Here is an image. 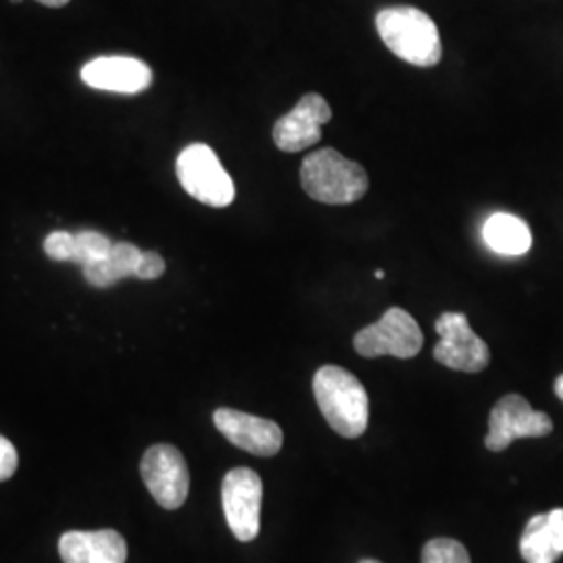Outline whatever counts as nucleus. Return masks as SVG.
Here are the masks:
<instances>
[{
  "instance_id": "5701e85b",
  "label": "nucleus",
  "mask_w": 563,
  "mask_h": 563,
  "mask_svg": "<svg viewBox=\"0 0 563 563\" xmlns=\"http://www.w3.org/2000/svg\"><path fill=\"white\" fill-rule=\"evenodd\" d=\"M547 523H549V528H551V532H553V539H555V543L560 547V551L563 553V509H553V511H549L547 514Z\"/></svg>"
},
{
  "instance_id": "f257e3e1",
  "label": "nucleus",
  "mask_w": 563,
  "mask_h": 563,
  "mask_svg": "<svg viewBox=\"0 0 563 563\" xmlns=\"http://www.w3.org/2000/svg\"><path fill=\"white\" fill-rule=\"evenodd\" d=\"M313 395L336 434L344 439L362 437L369 422V397L351 372L339 365H323L313 378Z\"/></svg>"
},
{
  "instance_id": "ddd939ff",
  "label": "nucleus",
  "mask_w": 563,
  "mask_h": 563,
  "mask_svg": "<svg viewBox=\"0 0 563 563\" xmlns=\"http://www.w3.org/2000/svg\"><path fill=\"white\" fill-rule=\"evenodd\" d=\"M63 563H125L128 544L115 530H71L60 537Z\"/></svg>"
},
{
  "instance_id": "aec40b11",
  "label": "nucleus",
  "mask_w": 563,
  "mask_h": 563,
  "mask_svg": "<svg viewBox=\"0 0 563 563\" xmlns=\"http://www.w3.org/2000/svg\"><path fill=\"white\" fill-rule=\"evenodd\" d=\"M84 269V278L95 286V288H109V286H115L118 282H121L115 267L109 262V255L104 260H97V262L86 263L81 265Z\"/></svg>"
},
{
  "instance_id": "393cba45",
  "label": "nucleus",
  "mask_w": 563,
  "mask_h": 563,
  "mask_svg": "<svg viewBox=\"0 0 563 563\" xmlns=\"http://www.w3.org/2000/svg\"><path fill=\"white\" fill-rule=\"evenodd\" d=\"M555 395L563 401V374L555 380Z\"/></svg>"
},
{
  "instance_id": "0eeeda50",
  "label": "nucleus",
  "mask_w": 563,
  "mask_h": 563,
  "mask_svg": "<svg viewBox=\"0 0 563 563\" xmlns=\"http://www.w3.org/2000/svg\"><path fill=\"white\" fill-rule=\"evenodd\" d=\"M553 432L551 418L530 407L520 395H505L490 411L486 449L499 453L518 439H541Z\"/></svg>"
},
{
  "instance_id": "f03ea898",
  "label": "nucleus",
  "mask_w": 563,
  "mask_h": 563,
  "mask_svg": "<svg viewBox=\"0 0 563 563\" xmlns=\"http://www.w3.org/2000/svg\"><path fill=\"white\" fill-rule=\"evenodd\" d=\"M376 30L386 48L416 67H434L443 57L437 23L420 9L390 7L376 15Z\"/></svg>"
},
{
  "instance_id": "6ab92c4d",
  "label": "nucleus",
  "mask_w": 563,
  "mask_h": 563,
  "mask_svg": "<svg viewBox=\"0 0 563 563\" xmlns=\"http://www.w3.org/2000/svg\"><path fill=\"white\" fill-rule=\"evenodd\" d=\"M44 253L53 262L76 263V234H69L63 230L48 234L44 241Z\"/></svg>"
},
{
  "instance_id": "39448f33",
  "label": "nucleus",
  "mask_w": 563,
  "mask_h": 563,
  "mask_svg": "<svg viewBox=\"0 0 563 563\" xmlns=\"http://www.w3.org/2000/svg\"><path fill=\"white\" fill-rule=\"evenodd\" d=\"M353 344L355 351L367 360L383 355L411 360L422 351L423 334L418 322L405 309L393 307L378 322L360 330Z\"/></svg>"
},
{
  "instance_id": "9b49d317",
  "label": "nucleus",
  "mask_w": 563,
  "mask_h": 563,
  "mask_svg": "<svg viewBox=\"0 0 563 563\" xmlns=\"http://www.w3.org/2000/svg\"><path fill=\"white\" fill-rule=\"evenodd\" d=\"M213 423L234 446L260 457L276 455L284 443V434L278 423L239 409H218L213 413Z\"/></svg>"
},
{
  "instance_id": "a878e982",
  "label": "nucleus",
  "mask_w": 563,
  "mask_h": 563,
  "mask_svg": "<svg viewBox=\"0 0 563 563\" xmlns=\"http://www.w3.org/2000/svg\"><path fill=\"white\" fill-rule=\"evenodd\" d=\"M376 278H378V280H383V278H384L383 269H378V272H376Z\"/></svg>"
},
{
  "instance_id": "bb28decb",
  "label": "nucleus",
  "mask_w": 563,
  "mask_h": 563,
  "mask_svg": "<svg viewBox=\"0 0 563 563\" xmlns=\"http://www.w3.org/2000/svg\"><path fill=\"white\" fill-rule=\"evenodd\" d=\"M360 563H380V562H376V560H362V562Z\"/></svg>"
},
{
  "instance_id": "4be33fe9",
  "label": "nucleus",
  "mask_w": 563,
  "mask_h": 563,
  "mask_svg": "<svg viewBox=\"0 0 563 563\" xmlns=\"http://www.w3.org/2000/svg\"><path fill=\"white\" fill-rule=\"evenodd\" d=\"M18 465H20L18 449L13 446L9 439H4L0 434V483L13 478V474L18 472Z\"/></svg>"
},
{
  "instance_id": "f3484780",
  "label": "nucleus",
  "mask_w": 563,
  "mask_h": 563,
  "mask_svg": "<svg viewBox=\"0 0 563 563\" xmlns=\"http://www.w3.org/2000/svg\"><path fill=\"white\" fill-rule=\"evenodd\" d=\"M113 249V242L109 241L104 234L84 230L76 234V263L86 265V263L104 260Z\"/></svg>"
},
{
  "instance_id": "20e7f679",
  "label": "nucleus",
  "mask_w": 563,
  "mask_h": 563,
  "mask_svg": "<svg viewBox=\"0 0 563 563\" xmlns=\"http://www.w3.org/2000/svg\"><path fill=\"white\" fill-rule=\"evenodd\" d=\"M181 188L197 201L209 207H228L236 197L234 181L223 169L218 155L207 144L186 146L176 162Z\"/></svg>"
},
{
  "instance_id": "423d86ee",
  "label": "nucleus",
  "mask_w": 563,
  "mask_h": 563,
  "mask_svg": "<svg viewBox=\"0 0 563 563\" xmlns=\"http://www.w3.org/2000/svg\"><path fill=\"white\" fill-rule=\"evenodd\" d=\"M263 483L257 472L236 467L225 474L222 505L225 522L241 543L257 539L262 528Z\"/></svg>"
},
{
  "instance_id": "a211bd4d",
  "label": "nucleus",
  "mask_w": 563,
  "mask_h": 563,
  "mask_svg": "<svg viewBox=\"0 0 563 563\" xmlns=\"http://www.w3.org/2000/svg\"><path fill=\"white\" fill-rule=\"evenodd\" d=\"M142 251L130 242H113V249L109 253V262L115 267L121 280L136 276L139 263H141Z\"/></svg>"
},
{
  "instance_id": "f8f14e48",
  "label": "nucleus",
  "mask_w": 563,
  "mask_h": 563,
  "mask_svg": "<svg viewBox=\"0 0 563 563\" xmlns=\"http://www.w3.org/2000/svg\"><path fill=\"white\" fill-rule=\"evenodd\" d=\"M81 81L95 90L141 95L153 84V71L144 60L123 55L97 57L81 67Z\"/></svg>"
},
{
  "instance_id": "cd10ccee",
  "label": "nucleus",
  "mask_w": 563,
  "mask_h": 563,
  "mask_svg": "<svg viewBox=\"0 0 563 563\" xmlns=\"http://www.w3.org/2000/svg\"><path fill=\"white\" fill-rule=\"evenodd\" d=\"M11 2H15V4H20V2H23V0H11Z\"/></svg>"
},
{
  "instance_id": "dca6fc26",
  "label": "nucleus",
  "mask_w": 563,
  "mask_h": 563,
  "mask_svg": "<svg viewBox=\"0 0 563 563\" xmlns=\"http://www.w3.org/2000/svg\"><path fill=\"white\" fill-rule=\"evenodd\" d=\"M422 563H472L470 553L460 541L432 539L422 551Z\"/></svg>"
},
{
  "instance_id": "2eb2a0df",
  "label": "nucleus",
  "mask_w": 563,
  "mask_h": 563,
  "mask_svg": "<svg viewBox=\"0 0 563 563\" xmlns=\"http://www.w3.org/2000/svg\"><path fill=\"white\" fill-rule=\"evenodd\" d=\"M520 553L526 563H555L560 560L562 551L547 523V514H539L526 523L520 539Z\"/></svg>"
},
{
  "instance_id": "1a4fd4ad",
  "label": "nucleus",
  "mask_w": 563,
  "mask_h": 563,
  "mask_svg": "<svg viewBox=\"0 0 563 563\" xmlns=\"http://www.w3.org/2000/svg\"><path fill=\"white\" fill-rule=\"evenodd\" d=\"M144 486L165 509H178L188 497L190 474L180 451L172 444H153L142 455Z\"/></svg>"
},
{
  "instance_id": "6e6552de",
  "label": "nucleus",
  "mask_w": 563,
  "mask_h": 563,
  "mask_svg": "<svg viewBox=\"0 0 563 563\" xmlns=\"http://www.w3.org/2000/svg\"><path fill=\"white\" fill-rule=\"evenodd\" d=\"M441 341L434 346V360L455 372L478 374L490 362L486 342L472 330L463 313L446 311L434 323Z\"/></svg>"
},
{
  "instance_id": "412c9836",
  "label": "nucleus",
  "mask_w": 563,
  "mask_h": 563,
  "mask_svg": "<svg viewBox=\"0 0 563 563\" xmlns=\"http://www.w3.org/2000/svg\"><path fill=\"white\" fill-rule=\"evenodd\" d=\"M165 274V260H163L159 253L155 251H142L141 263H139V269H136V276L139 280H157Z\"/></svg>"
},
{
  "instance_id": "b1692460",
  "label": "nucleus",
  "mask_w": 563,
  "mask_h": 563,
  "mask_svg": "<svg viewBox=\"0 0 563 563\" xmlns=\"http://www.w3.org/2000/svg\"><path fill=\"white\" fill-rule=\"evenodd\" d=\"M36 2H41L44 7H51V9H59V7H65L69 0H36Z\"/></svg>"
},
{
  "instance_id": "7ed1b4c3",
  "label": "nucleus",
  "mask_w": 563,
  "mask_h": 563,
  "mask_svg": "<svg viewBox=\"0 0 563 563\" xmlns=\"http://www.w3.org/2000/svg\"><path fill=\"white\" fill-rule=\"evenodd\" d=\"M302 190L323 205H351L369 188V178L360 163L342 157L334 148L311 153L301 165Z\"/></svg>"
},
{
  "instance_id": "4468645a",
  "label": "nucleus",
  "mask_w": 563,
  "mask_h": 563,
  "mask_svg": "<svg viewBox=\"0 0 563 563\" xmlns=\"http://www.w3.org/2000/svg\"><path fill=\"white\" fill-rule=\"evenodd\" d=\"M484 242L505 257H522L532 246L530 228L511 213H493L483 228Z\"/></svg>"
},
{
  "instance_id": "9d476101",
  "label": "nucleus",
  "mask_w": 563,
  "mask_h": 563,
  "mask_svg": "<svg viewBox=\"0 0 563 563\" xmlns=\"http://www.w3.org/2000/svg\"><path fill=\"white\" fill-rule=\"evenodd\" d=\"M330 120L332 109L328 101L316 92L305 95L290 113L276 121L274 142L284 153H299L322 141V125Z\"/></svg>"
}]
</instances>
